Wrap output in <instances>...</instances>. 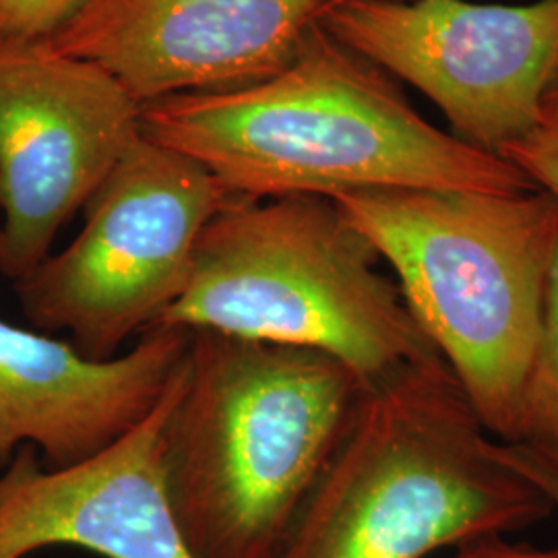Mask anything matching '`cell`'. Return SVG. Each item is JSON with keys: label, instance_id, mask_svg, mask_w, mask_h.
<instances>
[{"label": "cell", "instance_id": "obj_1", "mask_svg": "<svg viewBox=\"0 0 558 558\" xmlns=\"http://www.w3.org/2000/svg\"><path fill=\"white\" fill-rule=\"evenodd\" d=\"M147 140L201 163L230 199L368 189L538 191L515 163L422 119L379 66L319 23L265 80L141 106Z\"/></svg>", "mask_w": 558, "mask_h": 558}, {"label": "cell", "instance_id": "obj_2", "mask_svg": "<svg viewBox=\"0 0 558 558\" xmlns=\"http://www.w3.org/2000/svg\"><path fill=\"white\" fill-rule=\"evenodd\" d=\"M308 348L191 331L163 484L195 558H274L366 391Z\"/></svg>", "mask_w": 558, "mask_h": 558}, {"label": "cell", "instance_id": "obj_3", "mask_svg": "<svg viewBox=\"0 0 558 558\" xmlns=\"http://www.w3.org/2000/svg\"><path fill=\"white\" fill-rule=\"evenodd\" d=\"M553 513L437 354L366 387L274 558H433Z\"/></svg>", "mask_w": 558, "mask_h": 558}, {"label": "cell", "instance_id": "obj_4", "mask_svg": "<svg viewBox=\"0 0 558 558\" xmlns=\"http://www.w3.org/2000/svg\"><path fill=\"white\" fill-rule=\"evenodd\" d=\"M331 199L391 265L410 315L486 433L513 442L538 352L557 201L542 189H368Z\"/></svg>", "mask_w": 558, "mask_h": 558}, {"label": "cell", "instance_id": "obj_5", "mask_svg": "<svg viewBox=\"0 0 558 558\" xmlns=\"http://www.w3.org/2000/svg\"><path fill=\"white\" fill-rule=\"evenodd\" d=\"M379 260L329 197L230 199L201 232L182 296L154 327L317 350L373 385L439 354Z\"/></svg>", "mask_w": 558, "mask_h": 558}, {"label": "cell", "instance_id": "obj_6", "mask_svg": "<svg viewBox=\"0 0 558 558\" xmlns=\"http://www.w3.org/2000/svg\"><path fill=\"white\" fill-rule=\"evenodd\" d=\"M228 201L201 163L143 135L83 207L80 236L15 283L23 315L85 359H117L182 296Z\"/></svg>", "mask_w": 558, "mask_h": 558}, {"label": "cell", "instance_id": "obj_7", "mask_svg": "<svg viewBox=\"0 0 558 558\" xmlns=\"http://www.w3.org/2000/svg\"><path fill=\"white\" fill-rule=\"evenodd\" d=\"M317 23L435 101L476 149L500 156L539 126L558 69V0H331Z\"/></svg>", "mask_w": 558, "mask_h": 558}, {"label": "cell", "instance_id": "obj_8", "mask_svg": "<svg viewBox=\"0 0 558 558\" xmlns=\"http://www.w3.org/2000/svg\"><path fill=\"white\" fill-rule=\"evenodd\" d=\"M141 137L140 104L104 69L46 40L0 41V274H34Z\"/></svg>", "mask_w": 558, "mask_h": 558}, {"label": "cell", "instance_id": "obj_9", "mask_svg": "<svg viewBox=\"0 0 558 558\" xmlns=\"http://www.w3.org/2000/svg\"><path fill=\"white\" fill-rule=\"evenodd\" d=\"M331 0H87L48 44L112 75L140 106L278 73Z\"/></svg>", "mask_w": 558, "mask_h": 558}, {"label": "cell", "instance_id": "obj_10", "mask_svg": "<svg viewBox=\"0 0 558 558\" xmlns=\"http://www.w3.org/2000/svg\"><path fill=\"white\" fill-rule=\"evenodd\" d=\"M189 359V356H186ZM184 366L160 403L120 439L71 468L23 445L0 470V558L75 546L104 558H195L163 484V428Z\"/></svg>", "mask_w": 558, "mask_h": 558}, {"label": "cell", "instance_id": "obj_11", "mask_svg": "<svg viewBox=\"0 0 558 558\" xmlns=\"http://www.w3.org/2000/svg\"><path fill=\"white\" fill-rule=\"evenodd\" d=\"M189 350L191 331L151 327L133 350L98 362L0 317V470L23 445L54 470L94 458L160 403Z\"/></svg>", "mask_w": 558, "mask_h": 558}, {"label": "cell", "instance_id": "obj_12", "mask_svg": "<svg viewBox=\"0 0 558 558\" xmlns=\"http://www.w3.org/2000/svg\"><path fill=\"white\" fill-rule=\"evenodd\" d=\"M513 442L558 463V236L546 288L538 352L525 383Z\"/></svg>", "mask_w": 558, "mask_h": 558}, {"label": "cell", "instance_id": "obj_13", "mask_svg": "<svg viewBox=\"0 0 558 558\" xmlns=\"http://www.w3.org/2000/svg\"><path fill=\"white\" fill-rule=\"evenodd\" d=\"M87 0H0V41H38L54 36Z\"/></svg>", "mask_w": 558, "mask_h": 558}, {"label": "cell", "instance_id": "obj_14", "mask_svg": "<svg viewBox=\"0 0 558 558\" xmlns=\"http://www.w3.org/2000/svg\"><path fill=\"white\" fill-rule=\"evenodd\" d=\"M500 158L515 163L527 179L558 203V129L538 126L523 140L511 143Z\"/></svg>", "mask_w": 558, "mask_h": 558}, {"label": "cell", "instance_id": "obj_15", "mask_svg": "<svg viewBox=\"0 0 558 558\" xmlns=\"http://www.w3.org/2000/svg\"><path fill=\"white\" fill-rule=\"evenodd\" d=\"M499 458L519 472L523 478L530 480L544 497L550 500L553 511L558 513V463L538 451L519 445V442H499Z\"/></svg>", "mask_w": 558, "mask_h": 558}, {"label": "cell", "instance_id": "obj_16", "mask_svg": "<svg viewBox=\"0 0 558 558\" xmlns=\"http://www.w3.org/2000/svg\"><path fill=\"white\" fill-rule=\"evenodd\" d=\"M439 558H558V546H534L507 536H490L461 544Z\"/></svg>", "mask_w": 558, "mask_h": 558}, {"label": "cell", "instance_id": "obj_17", "mask_svg": "<svg viewBox=\"0 0 558 558\" xmlns=\"http://www.w3.org/2000/svg\"><path fill=\"white\" fill-rule=\"evenodd\" d=\"M539 126L558 129V69L550 85L546 87L539 106Z\"/></svg>", "mask_w": 558, "mask_h": 558}]
</instances>
